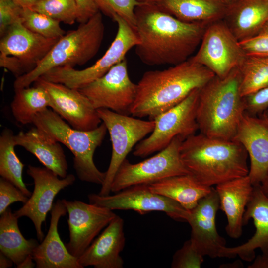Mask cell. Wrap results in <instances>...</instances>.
Listing matches in <instances>:
<instances>
[{"mask_svg": "<svg viewBox=\"0 0 268 268\" xmlns=\"http://www.w3.org/2000/svg\"><path fill=\"white\" fill-rule=\"evenodd\" d=\"M200 89L193 90L180 103L155 117L153 131L136 145L133 155L145 157L165 148L176 136L185 139L196 134L199 130L196 112Z\"/></svg>", "mask_w": 268, "mask_h": 268, "instance_id": "ba28073f", "label": "cell"}, {"mask_svg": "<svg viewBox=\"0 0 268 268\" xmlns=\"http://www.w3.org/2000/svg\"><path fill=\"white\" fill-rule=\"evenodd\" d=\"M22 24L31 31L43 36L59 39L65 34L60 22L29 8H23Z\"/></svg>", "mask_w": 268, "mask_h": 268, "instance_id": "d6a6232c", "label": "cell"}, {"mask_svg": "<svg viewBox=\"0 0 268 268\" xmlns=\"http://www.w3.org/2000/svg\"><path fill=\"white\" fill-rule=\"evenodd\" d=\"M78 9L77 21L80 24L88 21L99 12L94 0H75Z\"/></svg>", "mask_w": 268, "mask_h": 268, "instance_id": "ab89813d", "label": "cell"}, {"mask_svg": "<svg viewBox=\"0 0 268 268\" xmlns=\"http://www.w3.org/2000/svg\"><path fill=\"white\" fill-rule=\"evenodd\" d=\"M113 21L118 25L116 36L104 55L93 65L77 70L69 66L54 68L41 77L48 81L80 89L106 74L124 59L127 53L139 43L134 28L118 15Z\"/></svg>", "mask_w": 268, "mask_h": 268, "instance_id": "52a82bcc", "label": "cell"}, {"mask_svg": "<svg viewBox=\"0 0 268 268\" xmlns=\"http://www.w3.org/2000/svg\"><path fill=\"white\" fill-rule=\"evenodd\" d=\"M259 116L263 119L268 125V107Z\"/></svg>", "mask_w": 268, "mask_h": 268, "instance_id": "7dc6e473", "label": "cell"}, {"mask_svg": "<svg viewBox=\"0 0 268 268\" xmlns=\"http://www.w3.org/2000/svg\"><path fill=\"white\" fill-rule=\"evenodd\" d=\"M62 201L68 215L69 240L66 246L70 254L78 258L117 215L108 208L90 202Z\"/></svg>", "mask_w": 268, "mask_h": 268, "instance_id": "2e32d148", "label": "cell"}, {"mask_svg": "<svg viewBox=\"0 0 268 268\" xmlns=\"http://www.w3.org/2000/svg\"><path fill=\"white\" fill-rule=\"evenodd\" d=\"M30 8L60 22L69 25L77 21L78 16L75 0H41Z\"/></svg>", "mask_w": 268, "mask_h": 268, "instance_id": "1f68e13d", "label": "cell"}, {"mask_svg": "<svg viewBox=\"0 0 268 268\" xmlns=\"http://www.w3.org/2000/svg\"><path fill=\"white\" fill-rule=\"evenodd\" d=\"M29 197L9 181L0 179V214H2L10 204L16 202L25 203Z\"/></svg>", "mask_w": 268, "mask_h": 268, "instance_id": "74e56055", "label": "cell"}, {"mask_svg": "<svg viewBox=\"0 0 268 268\" xmlns=\"http://www.w3.org/2000/svg\"><path fill=\"white\" fill-rule=\"evenodd\" d=\"M34 84L48 93L52 109L73 128L90 131L102 123L97 110L79 90L39 78Z\"/></svg>", "mask_w": 268, "mask_h": 268, "instance_id": "e0dca14e", "label": "cell"}, {"mask_svg": "<svg viewBox=\"0 0 268 268\" xmlns=\"http://www.w3.org/2000/svg\"><path fill=\"white\" fill-rule=\"evenodd\" d=\"M219 209V199L213 187L190 211L187 222L191 227L190 239L193 246L202 256L211 258L220 257L226 241L218 233L215 218Z\"/></svg>", "mask_w": 268, "mask_h": 268, "instance_id": "ac0fdd59", "label": "cell"}, {"mask_svg": "<svg viewBox=\"0 0 268 268\" xmlns=\"http://www.w3.org/2000/svg\"><path fill=\"white\" fill-rule=\"evenodd\" d=\"M15 3L23 8H31L41 0H12Z\"/></svg>", "mask_w": 268, "mask_h": 268, "instance_id": "ee69618b", "label": "cell"}, {"mask_svg": "<svg viewBox=\"0 0 268 268\" xmlns=\"http://www.w3.org/2000/svg\"><path fill=\"white\" fill-rule=\"evenodd\" d=\"M155 4L181 21L207 24L223 20L229 6L222 0H158Z\"/></svg>", "mask_w": 268, "mask_h": 268, "instance_id": "484cf974", "label": "cell"}, {"mask_svg": "<svg viewBox=\"0 0 268 268\" xmlns=\"http://www.w3.org/2000/svg\"><path fill=\"white\" fill-rule=\"evenodd\" d=\"M49 138L67 147L73 155V166L78 178L102 185L106 173L95 165L93 156L107 133L104 123L90 131L73 128L53 110L47 108L35 117L32 123Z\"/></svg>", "mask_w": 268, "mask_h": 268, "instance_id": "8992f818", "label": "cell"}, {"mask_svg": "<svg viewBox=\"0 0 268 268\" xmlns=\"http://www.w3.org/2000/svg\"><path fill=\"white\" fill-rule=\"evenodd\" d=\"M90 203L114 210H131L143 215L151 211H161L178 221L187 222L190 211L175 201L153 192L148 184L133 186L115 194L88 195Z\"/></svg>", "mask_w": 268, "mask_h": 268, "instance_id": "4fadbf2b", "label": "cell"}, {"mask_svg": "<svg viewBox=\"0 0 268 268\" xmlns=\"http://www.w3.org/2000/svg\"><path fill=\"white\" fill-rule=\"evenodd\" d=\"M203 262V256L197 251L189 239L186 241L183 246L174 254L171 267L173 268H201Z\"/></svg>", "mask_w": 268, "mask_h": 268, "instance_id": "e575fe53", "label": "cell"}, {"mask_svg": "<svg viewBox=\"0 0 268 268\" xmlns=\"http://www.w3.org/2000/svg\"><path fill=\"white\" fill-rule=\"evenodd\" d=\"M243 264L240 261H236L233 262L232 263L224 264L221 265L220 267V268H241L243 267Z\"/></svg>", "mask_w": 268, "mask_h": 268, "instance_id": "bcb514c9", "label": "cell"}, {"mask_svg": "<svg viewBox=\"0 0 268 268\" xmlns=\"http://www.w3.org/2000/svg\"><path fill=\"white\" fill-rule=\"evenodd\" d=\"M139 43L135 52L150 66L175 65L188 60L200 45L208 24L181 21L155 4L143 2L135 9Z\"/></svg>", "mask_w": 268, "mask_h": 268, "instance_id": "6da1fadb", "label": "cell"}, {"mask_svg": "<svg viewBox=\"0 0 268 268\" xmlns=\"http://www.w3.org/2000/svg\"><path fill=\"white\" fill-rule=\"evenodd\" d=\"M27 173L33 180V191L28 201L14 213L18 218L26 216L32 221L38 240L41 242L44 237L42 225L53 208L56 196L62 190L73 184L75 177L70 174L62 178L45 167L31 165L28 166Z\"/></svg>", "mask_w": 268, "mask_h": 268, "instance_id": "9a60e30c", "label": "cell"}, {"mask_svg": "<svg viewBox=\"0 0 268 268\" xmlns=\"http://www.w3.org/2000/svg\"><path fill=\"white\" fill-rule=\"evenodd\" d=\"M184 140L175 137L164 149L154 156L137 163L126 159L117 171L111 188L117 193L137 185L150 184L163 179L189 174L180 156V146Z\"/></svg>", "mask_w": 268, "mask_h": 268, "instance_id": "9c48e42d", "label": "cell"}, {"mask_svg": "<svg viewBox=\"0 0 268 268\" xmlns=\"http://www.w3.org/2000/svg\"><path fill=\"white\" fill-rule=\"evenodd\" d=\"M238 67L223 77L215 75L199 89L196 120L200 133L233 140L245 113Z\"/></svg>", "mask_w": 268, "mask_h": 268, "instance_id": "277c9868", "label": "cell"}, {"mask_svg": "<svg viewBox=\"0 0 268 268\" xmlns=\"http://www.w3.org/2000/svg\"><path fill=\"white\" fill-rule=\"evenodd\" d=\"M214 76L206 67L190 58L166 69L147 71L137 84L131 115L136 118L148 117L153 120Z\"/></svg>", "mask_w": 268, "mask_h": 268, "instance_id": "7a4b0ae2", "label": "cell"}, {"mask_svg": "<svg viewBox=\"0 0 268 268\" xmlns=\"http://www.w3.org/2000/svg\"><path fill=\"white\" fill-rule=\"evenodd\" d=\"M36 267V263L32 255H28L20 263L16 265L17 268H32Z\"/></svg>", "mask_w": 268, "mask_h": 268, "instance_id": "b9f144b4", "label": "cell"}, {"mask_svg": "<svg viewBox=\"0 0 268 268\" xmlns=\"http://www.w3.org/2000/svg\"><path fill=\"white\" fill-rule=\"evenodd\" d=\"M140 2L155 4L158 0H139Z\"/></svg>", "mask_w": 268, "mask_h": 268, "instance_id": "681fc988", "label": "cell"}, {"mask_svg": "<svg viewBox=\"0 0 268 268\" xmlns=\"http://www.w3.org/2000/svg\"><path fill=\"white\" fill-rule=\"evenodd\" d=\"M253 187L248 175L216 186L219 209L225 213L227 219L225 230L232 238H239L242 234L243 216Z\"/></svg>", "mask_w": 268, "mask_h": 268, "instance_id": "603a6c76", "label": "cell"}, {"mask_svg": "<svg viewBox=\"0 0 268 268\" xmlns=\"http://www.w3.org/2000/svg\"><path fill=\"white\" fill-rule=\"evenodd\" d=\"M246 150L250 160L248 176L260 184L268 171V125L261 117L244 114L233 139Z\"/></svg>", "mask_w": 268, "mask_h": 268, "instance_id": "d6986e66", "label": "cell"}, {"mask_svg": "<svg viewBox=\"0 0 268 268\" xmlns=\"http://www.w3.org/2000/svg\"><path fill=\"white\" fill-rule=\"evenodd\" d=\"M245 112L260 116L268 107V86L243 97Z\"/></svg>", "mask_w": 268, "mask_h": 268, "instance_id": "f35d334b", "label": "cell"}, {"mask_svg": "<svg viewBox=\"0 0 268 268\" xmlns=\"http://www.w3.org/2000/svg\"><path fill=\"white\" fill-rule=\"evenodd\" d=\"M246 54L223 20L209 24L200 47L190 59L223 77L238 67Z\"/></svg>", "mask_w": 268, "mask_h": 268, "instance_id": "7c38bea8", "label": "cell"}, {"mask_svg": "<svg viewBox=\"0 0 268 268\" xmlns=\"http://www.w3.org/2000/svg\"><path fill=\"white\" fill-rule=\"evenodd\" d=\"M223 20L239 41L249 38L268 21V0H238Z\"/></svg>", "mask_w": 268, "mask_h": 268, "instance_id": "d4e9b609", "label": "cell"}, {"mask_svg": "<svg viewBox=\"0 0 268 268\" xmlns=\"http://www.w3.org/2000/svg\"><path fill=\"white\" fill-rule=\"evenodd\" d=\"M10 107L15 120L26 125L33 123L37 114L50 106V99L47 91L41 86L34 84L15 90Z\"/></svg>", "mask_w": 268, "mask_h": 268, "instance_id": "f1b7e54d", "label": "cell"}, {"mask_svg": "<svg viewBox=\"0 0 268 268\" xmlns=\"http://www.w3.org/2000/svg\"><path fill=\"white\" fill-rule=\"evenodd\" d=\"M97 111L106 127L112 143L111 160L99 193L100 195L106 196L111 192L112 182L121 164L133 147L151 133L155 122L130 117L107 109H99Z\"/></svg>", "mask_w": 268, "mask_h": 268, "instance_id": "8fae6325", "label": "cell"}, {"mask_svg": "<svg viewBox=\"0 0 268 268\" xmlns=\"http://www.w3.org/2000/svg\"><path fill=\"white\" fill-rule=\"evenodd\" d=\"M0 218V250L17 265L32 255L39 245L34 239H26L19 228L18 218L9 207Z\"/></svg>", "mask_w": 268, "mask_h": 268, "instance_id": "83f0119b", "label": "cell"}, {"mask_svg": "<svg viewBox=\"0 0 268 268\" xmlns=\"http://www.w3.org/2000/svg\"><path fill=\"white\" fill-rule=\"evenodd\" d=\"M238 68L243 97L268 86V56L246 55Z\"/></svg>", "mask_w": 268, "mask_h": 268, "instance_id": "4dcf8cb0", "label": "cell"}, {"mask_svg": "<svg viewBox=\"0 0 268 268\" xmlns=\"http://www.w3.org/2000/svg\"><path fill=\"white\" fill-rule=\"evenodd\" d=\"M180 156L189 174L211 187L248 175V155L239 142L212 138L201 133L183 140Z\"/></svg>", "mask_w": 268, "mask_h": 268, "instance_id": "3957f363", "label": "cell"}, {"mask_svg": "<svg viewBox=\"0 0 268 268\" xmlns=\"http://www.w3.org/2000/svg\"><path fill=\"white\" fill-rule=\"evenodd\" d=\"M13 262L9 258L0 252V268H7L12 266Z\"/></svg>", "mask_w": 268, "mask_h": 268, "instance_id": "7bdbcfd3", "label": "cell"}, {"mask_svg": "<svg viewBox=\"0 0 268 268\" xmlns=\"http://www.w3.org/2000/svg\"><path fill=\"white\" fill-rule=\"evenodd\" d=\"M23 8L12 0H0V35L13 24L22 22Z\"/></svg>", "mask_w": 268, "mask_h": 268, "instance_id": "d590c367", "label": "cell"}, {"mask_svg": "<svg viewBox=\"0 0 268 268\" xmlns=\"http://www.w3.org/2000/svg\"><path fill=\"white\" fill-rule=\"evenodd\" d=\"M14 141L15 146L24 148L60 178L67 175L68 164L62 147L35 127L20 132L14 135Z\"/></svg>", "mask_w": 268, "mask_h": 268, "instance_id": "cb8c5ba5", "label": "cell"}, {"mask_svg": "<svg viewBox=\"0 0 268 268\" xmlns=\"http://www.w3.org/2000/svg\"><path fill=\"white\" fill-rule=\"evenodd\" d=\"M96 109H107L129 115L137 92V84L131 80L124 59L106 74L78 89Z\"/></svg>", "mask_w": 268, "mask_h": 268, "instance_id": "5bb4252c", "label": "cell"}, {"mask_svg": "<svg viewBox=\"0 0 268 268\" xmlns=\"http://www.w3.org/2000/svg\"><path fill=\"white\" fill-rule=\"evenodd\" d=\"M124 220L118 215L109 223L95 239L78 261L83 268H123L124 261L120 256L126 238Z\"/></svg>", "mask_w": 268, "mask_h": 268, "instance_id": "44dd1931", "label": "cell"}, {"mask_svg": "<svg viewBox=\"0 0 268 268\" xmlns=\"http://www.w3.org/2000/svg\"><path fill=\"white\" fill-rule=\"evenodd\" d=\"M99 11L112 20L118 15L135 29V8L143 3L139 0H94Z\"/></svg>", "mask_w": 268, "mask_h": 268, "instance_id": "836d02e7", "label": "cell"}, {"mask_svg": "<svg viewBox=\"0 0 268 268\" xmlns=\"http://www.w3.org/2000/svg\"><path fill=\"white\" fill-rule=\"evenodd\" d=\"M239 42L246 55L268 56V21L256 34Z\"/></svg>", "mask_w": 268, "mask_h": 268, "instance_id": "8d00e7d4", "label": "cell"}, {"mask_svg": "<svg viewBox=\"0 0 268 268\" xmlns=\"http://www.w3.org/2000/svg\"><path fill=\"white\" fill-rule=\"evenodd\" d=\"M67 213L62 200L54 204L48 233L35 248L32 256L37 268H83L61 240L58 230L60 218Z\"/></svg>", "mask_w": 268, "mask_h": 268, "instance_id": "7402d4cb", "label": "cell"}, {"mask_svg": "<svg viewBox=\"0 0 268 268\" xmlns=\"http://www.w3.org/2000/svg\"><path fill=\"white\" fill-rule=\"evenodd\" d=\"M259 185L262 191L268 198V171L260 182Z\"/></svg>", "mask_w": 268, "mask_h": 268, "instance_id": "f6af8a7d", "label": "cell"}, {"mask_svg": "<svg viewBox=\"0 0 268 268\" xmlns=\"http://www.w3.org/2000/svg\"><path fill=\"white\" fill-rule=\"evenodd\" d=\"M0 38V66L16 78L32 71L60 39L34 33L22 22L12 25Z\"/></svg>", "mask_w": 268, "mask_h": 268, "instance_id": "30bf717a", "label": "cell"}, {"mask_svg": "<svg viewBox=\"0 0 268 268\" xmlns=\"http://www.w3.org/2000/svg\"><path fill=\"white\" fill-rule=\"evenodd\" d=\"M13 131L4 129L0 136V175L19 189L26 196L30 197L32 193L28 189L23 180L24 165L17 156L14 147Z\"/></svg>", "mask_w": 268, "mask_h": 268, "instance_id": "f546056e", "label": "cell"}, {"mask_svg": "<svg viewBox=\"0 0 268 268\" xmlns=\"http://www.w3.org/2000/svg\"><path fill=\"white\" fill-rule=\"evenodd\" d=\"M102 14L98 12L88 21L61 37L30 72L16 78L15 90L29 86L51 69L65 66L83 65L98 53L104 35Z\"/></svg>", "mask_w": 268, "mask_h": 268, "instance_id": "5b68a950", "label": "cell"}, {"mask_svg": "<svg viewBox=\"0 0 268 268\" xmlns=\"http://www.w3.org/2000/svg\"><path fill=\"white\" fill-rule=\"evenodd\" d=\"M224 2H225L228 6H230L234 3H235L236 1H237L238 0H222Z\"/></svg>", "mask_w": 268, "mask_h": 268, "instance_id": "c3c4849f", "label": "cell"}, {"mask_svg": "<svg viewBox=\"0 0 268 268\" xmlns=\"http://www.w3.org/2000/svg\"><path fill=\"white\" fill-rule=\"evenodd\" d=\"M250 199L243 216V225L250 219L253 220L256 228L254 235L246 243L233 247H224L219 257L234 258L238 256L248 262L255 258L256 249L268 254V198L262 191L259 184L253 186Z\"/></svg>", "mask_w": 268, "mask_h": 268, "instance_id": "ffe728a7", "label": "cell"}, {"mask_svg": "<svg viewBox=\"0 0 268 268\" xmlns=\"http://www.w3.org/2000/svg\"><path fill=\"white\" fill-rule=\"evenodd\" d=\"M148 185L153 192L175 201L188 210L193 209L212 187L202 185L189 174L167 177Z\"/></svg>", "mask_w": 268, "mask_h": 268, "instance_id": "4316f807", "label": "cell"}, {"mask_svg": "<svg viewBox=\"0 0 268 268\" xmlns=\"http://www.w3.org/2000/svg\"><path fill=\"white\" fill-rule=\"evenodd\" d=\"M248 268H268V254L258 255Z\"/></svg>", "mask_w": 268, "mask_h": 268, "instance_id": "60d3db41", "label": "cell"}]
</instances>
